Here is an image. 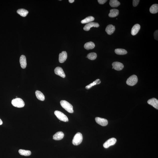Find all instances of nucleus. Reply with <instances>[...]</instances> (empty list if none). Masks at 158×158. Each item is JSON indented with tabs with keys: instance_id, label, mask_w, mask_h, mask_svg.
<instances>
[{
	"instance_id": "f257e3e1",
	"label": "nucleus",
	"mask_w": 158,
	"mask_h": 158,
	"mask_svg": "<svg viewBox=\"0 0 158 158\" xmlns=\"http://www.w3.org/2000/svg\"><path fill=\"white\" fill-rule=\"evenodd\" d=\"M61 106L66 110V111L70 113H73L72 105L67 101L62 100L60 102Z\"/></svg>"
},
{
	"instance_id": "f03ea898",
	"label": "nucleus",
	"mask_w": 158,
	"mask_h": 158,
	"mask_svg": "<svg viewBox=\"0 0 158 158\" xmlns=\"http://www.w3.org/2000/svg\"><path fill=\"white\" fill-rule=\"evenodd\" d=\"M12 104L13 106L18 108H22L25 106V103L22 99L19 98H16L11 101Z\"/></svg>"
},
{
	"instance_id": "7ed1b4c3",
	"label": "nucleus",
	"mask_w": 158,
	"mask_h": 158,
	"mask_svg": "<svg viewBox=\"0 0 158 158\" xmlns=\"http://www.w3.org/2000/svg\"><path fill=\"white\" fill-rule=\"evenodd\" d=\"M83 137L82 134L80 132L76 133L74 137L72 140V144L74 145H79L82 142Z\"/></svg>"
},
{
	"instance_id": "20e7f679",
	"label": "nucleus",
	"mask_w": 158,
	"mask_h": 158,
	"mask_svg": "<svg viewBox=\"0 0 158 158\" xmlns=\"http://www.w3.org/2000/svg\"><path fill=\"white\" fill-rule=\"evenodd\" d=\"M54 114L57 118L61 121L64 122L68 121L69 120L67 117L62 112L56 110L54 112Z\"/></svg>"
},
{
	"instance_id": "39448f33",
	"label": "nucleus",
	"mask_w": 158,
	"mask_h": 158,
	"mask_svg": "<svg viewBox=\"0 0 158 158\" xmlns=\"http://www.w3.org/2000/svg\"><path fill=\"white\" fill-rule=\"evenodd\" d=\"M138 81V78L137 76L134 75L130 76L126 81L127 84L130 86H133L135 85Z\"/></svg>"
},
{
	"instance_id": "423d86ee",
	"label": "nucleus",
	"mask_w": 158,
	"mask_h": 158,
	"mask_svg": "<svg viewBox=\"0 0 158 158\" xmlns=\"http://www.w3.org/2000/svg\"><path fill=\"white\" fill-rule=\"evenodd\" d=\"M116 142L117 139H116L114 138H111L109 139L105 143L103 144V147L105 148H108L110 146L114 145Z\"/></svg>"
},
{
	"instance_id": "0eeeda50",
	"label": "nucleus",
	"mask_w": 158,
	"mask_h": 158,
	"mask_svg": "<svg viewBox=\"0 0 158 158\" xmlns=\"http://www.w3.org/2000/svg\"><path fill=\"white\" fill-rule=\"evenodd\" d=\"M99 26V25L97 23L95 22H91L88 23L86 24L84 28V29L86 31H89L90 28L94 27L98 28Z\"/></svg>"
},
{
	"instance_id": "6e6552de",
	"label": "nucleus",
	"mask_w": 158,
	"mask_h": 158,
	"mask_svg": "<svg viewBox=\"0 0 158 158\" xmlns=\"http://www.w3.org/2000/svg\"><path fill=\"white\" fill-rule=\"evenodd\" d=\"M95 120L97 123L102 126H106L108 124V121L106 119L96 117L95 118Z\"/></svg>"
},
{
	"instance_id": "1a4fd4ad",
	"label": "nucleus",
	"mask_w": 158,
	"mask_h": 158,
	"mask_svg": "<svg viewBox=\"0 0 158 158\" xmlns=\"http://www.w3.org/2000/svg\"><path fill=\"white\" fill-rule=\"evenodd\" d=\"M55 73L57 75L61 76L63 78L65 77V75L62 68L60 67H56L54 70Z\"/></svg>"
},
{
	"instance_id": "9d476101",
	"label": "nucleus",
	"mask_w": 158,
	"mask_h": 158,
	"mask_svg": "<svg viewBox=\"0 0 158 158\" xmlns=\"http://www.w3.org/2000/svg\"><path fill=\"white\" fill-rule=\"evenodd\" d=\"M67 53L65 51H63L59 55V61L60 63H63L67 58Z\"/></svg>"
},
{
	"instance_id": "9b49d317",
	"label": "nucleus",
	"mask_w": 158,
	"mask_h": 158,
	"mask_svg": "<svg viewBox=\"0 0 158 158\" xmlns=\"http://www.w3.org/2000/svg\"><path fill=\"white\" fill-rule=\"evenodd\" d=\"M113 69L117 71H120L123 68V64L120 62H115L112 64Z\"/></svg>"
},
{
	"instance_id": "f8f14e48",
	"label": "nucleus",
	"mask_w": 158,
	"mask_h": 158,
	"mask_svg": "<svg viewBox=\"0 0 158 158\" xmlns=\"http://www.w3.org/2000/svg\"><path fill=\"white\" fill-rule=\"evenodd\" d=\"M148 103L149 105H152L158 110V101L156 98H153L148 100L147 102Z\"/></svg>"
},
{
	"instance_id": "ddd939ff",
	"label": "nucleus",
	"mask_w": 158,
	"mask_h": 158,
	"mask_svg": "<svg viewBox=\"0 0 158 158\" xmlns=\"http://www.w3.org/2000/svg\"><path fill=\"white\" fill-rule=\"evenodd\" d=\"M20 63L22 68L24 69L27 66L26 58L24 55H21L20 57Z\"/></svg>"
},
{
	"instance_id": "4468645a",
	"label": "nucleus",
	"mask_w": 158,
	"mask_h": 158,
	"mask_svg": "<svg viewBox=\"0 0 158 158\" xmlns=\"http://www.w3.org/2000/svg\"><path fill=\"white\" fill-rule=\"evenodd\" d=\"M115 26L112 24H109L107 26L105 31L108 35H111L113 34L115 30Z\"/></svg>"
},
{
	"instance_id": "2eb2a0df",
	"label": "nucleus",
	"mask_w": 158,
	"mask_h": 158,
	"mask_svg": "<svg viewBox=\"0 0 158 158\" xmlns=\"http://www.w3.org/2000/svg\"><path fill=\"white\" fill-rule=\"evenodd\" d=\"M140 25L137 24H135L132 28L131 30L132 35H135L138 33L139 30L140 29Z\"/></svg>"
},
{
	"instance_id": "dca6fc26",
	"label": "nucleus",
	"mask_w": 158,
	"mask_h": 158,
	"mask_svg": "<svg viewBox=\"0 0 158 158\" xmlns=\"http://www.w3.org/2000/svg\"><path fill=\"white\" fill-rule=\"evenodd\" d=\"M64 134L62 132H57L53 136V139L55 140H60L63 139Z\"/></svg>"
},
{
	"instance_id": "f3484780",
	"label": "nucleus",
	"mask_w": 158,
	"mask_h": 158,
	"mask_svg": "<svg viewBox=\"0 0 158 158\" xmlns=\"http://www.w3.org/2000/svg\"><path fill=\"white\" fill-rule=\"evenodd\" d=\"M119 14V11L118 9H113L110 10V13L109 14V16L110 17H115L118 16Z\"/></svg>"
},
{
	"instance_id": "a211bd4d",
	"label": "nucleus",
	"mask_w": 158,
	"mask_h": 158,
	"mask_svg": "<svg viewBox=\"0 0 158 158\" xmlns=\"http://www.w3.org/2000/svg\"><path fill=\"white\" fill-rule=\"evenodd\" d=\"M35 94L36 97L39 100L42 101L45 100V96L41 92L38 90L36 91L35 92Z\"/></svg>"
},
{
	"instance_id": "6ab92c4d",
	"label": "nucleus",
	"mask_w": 158,
	"mask_h": 158,
	"mask_svg": "<svg viewBox=\"0 0 158 158\" xmlns=\"http://www.w3.org/2000/svg\"><path fill=\"white\" fill-rule=\"evenodd\" d=\"M95 46V44L93 42H89L85 44L84 47L86 50H88L94 48Z\"/></svg>"
},
{
	"instance_id": "aec40b11",
	"label": "nucleus",
	"mask_w": 158,
	"mask_h": 158,
	"mask_svg": "<svg viewBox=\"0 0 158 158\" xmlns=\"http://www.w3.org/2000/svg\"><path fill=\"white\" fill-rule=\"evenodd\" d=\"M150 12L153 14H155L158 12V4H154L152 5L150 8Z\"/></svg>"
},
{
	"instance_id": "412c9836",
	"label": "nucleus",
	"mask_w": 158,
	"mask_h": 158,
	"mask_svg": "<svg viewBox=\"0 0 158 158\" xmlns=\"http://www.w3.org/2000/svg\"><path fill=\"white\" fill-rule=\"evenodd\" d=\"M94 17L92 16H89L82 20L81 22L82 24L89 23L94 21Z\"/></svg>"
},
{
	"instance_id": "4be33fe9",
	"label": "nucleus",
	"mask_w": 158,
	"mask_h": 158,
	"mask_svg": "<svg viewBox=\"0 0 158 158\" xmlns=\"http://www.w3.org/2000/svg\"><path fill=\"white\" fill-rule=\"evenodd\" d=\"M17 12L20 16L24 17L26 16L28 13V12L27 10L24 9H18Z\"/></svg>"
},
{
	"instance_id": "5701e85b",
	"label": "nucleus",
	"mask_w": 158,
	"mask_h": 158,
	"mask_svg": "<svg viewBox=\"0 0 158 158\" xmlns=\"http://www.w3.org/2000/svg\"><path fill=\"white\" fill-rule=\"evenodd\" d=\"M109 4L112 7H117L120 5V3L117 0H110Z\"/></svg>"
},
{
	"instance_id": "b1692460",
	"label": "nucleus",
	"mask_w": 158,
	"mask_h": 158,
	"mask_svg": "<svg viewBox=\"0 0 158 158\" xmlns=\"http://www.w3.org/2000/svg\"><path fill=\"white\" fill-rule=\"evenodd\" d=\"M115 51L117 55H126L127 53L126 50L122 49H116L115 50Z\"/></svg>"
},
{
	"instance_id": "393cba45",
	"label": "nucleus",
	"mask_w": 158,
	"mask_h": 158,
	"mask_svg": "<svg viewBox=\"0 0 158 158\" xmlns=\"http://www.w3.org/2000/svg\"><path fill=\"white\" fill-rule=\"evenodd\" d=\"M18 152L21 155L25 156H29L31 154V152L30 151L20 149L18 151Z\"/></svg>"
},
{
	"instance_id": "a878e982",
	"label": "nucleus",
	"mask_w": 158,
	"mask_h": 158,
	"mask_svg": "<svg viewBox=\"0 0 158 158\" xmlns=\"http://www.w3.org/2000/svg\"><path fill=\"white\" fill-rule=\"evenodd\" d=\"M101 83V81L99 79H97L96 80L94 81V82L86 86V89H90L91 87H92L93 86L99 84Z\"/></svg>"
},
{
	"instance_id": "bb28decb",
	"label": "nucleus",
	"mask_w": 158,
	"mask_h": 158,
	"mask_svg": "<svg viewBox=\"0 0 158 158\" xmlns=\"http://www.w3.org/2000/svg\"><path fill=\"white\" fill-rule=\"evenodd\" d=\"M97 55L95 52L90 53L88 54L87 56L88 58L90 60H94L96 58Z\"/></svg>"
},
{
	"instance_id": "cd10ccee",
	"label": "nucleus",
	"mask_w": 158,
	"mask_h": 158,
	"mask_svg": "<svg viewBox=\"0 0 158 158\" xmlns=\"http://www.w3.org/2000/svg\"><path fill=\"white\" fill-rule=\"evenodd\" d=\"M154 39L155 40H158V30H156V31L154 33Z\"/></svg>"
},
{
	"instance_id": "c85d7f7f",
	"label": "nucleus",
	"mask_w": 158,
	"mask_h": 158,
	"mask_svg": "<svg viewBox=\"0 0 158 158\" xmlns=\"http://www.w3.org/2000/svg\"><path fill=\"white\" fill-rule=\"evenodd\" d=\"M140 1L139 0H133V5L134 7H136L138 5Z\"/></svg>"
},
{
	"instance_id": "c756f323",
	"label": "nucleus",
	"mask_w": 158,
	"mask_h": 158,
	"mask_svg": "<svg viewBox=\"0 0 158 158\" xmlns=\"http://www.w3.org/2000/svg\"><path fill=\"white\" fill-rule=\"evenodd\" d=\"M98 1L100 4H103L107 2V0H98Z\"/></svg>"
},
{
	"instance_id": "7c9ffc66",
	"label": "nucleus",
	"mask_w": 158,
	"mask_h": 158,
	"mask_svg": "<svg viewBox=\"0 0 158 158\" xmlns=\"http://www.w3.org/2000/svg\"><path fill=\"white\" fill-rule=\"evenodd\" d=\"M69 2L70 3H73L74 2V0H69Z\"/></svg>"
},
{
	"instance_id": "2f4dec72",
	"label": "nucleus",
	"mask_w": 158,
	"mask_h": 158,
	"mask_svg": "<svg viewBox=\"0 0 158 158\" xmlns=\"http://www.w3.org/2000/svg\"><path fill=\"white\" fill-rule=\"evenodd\" d=\"M3 122L0 119V125H2Z\"/></svg>"
}]
</instances>
